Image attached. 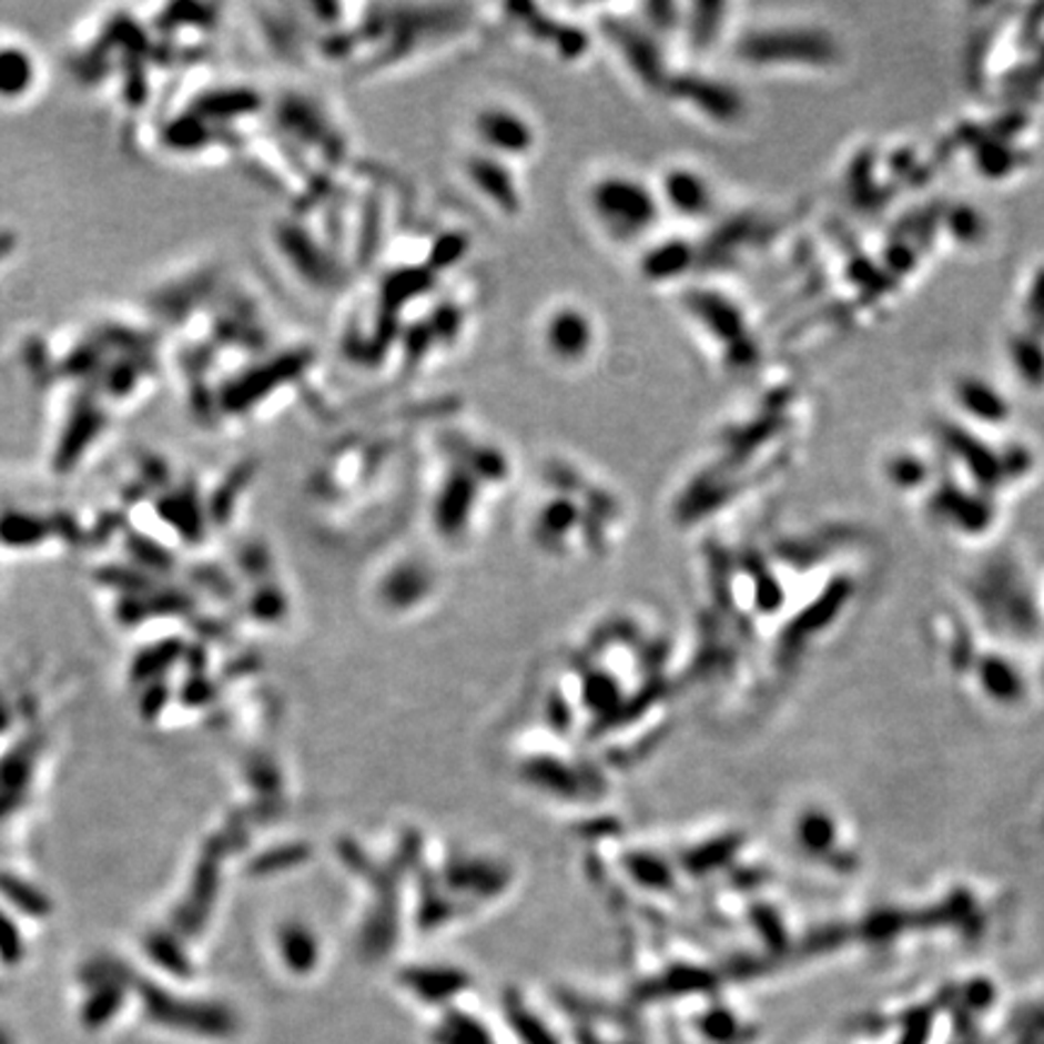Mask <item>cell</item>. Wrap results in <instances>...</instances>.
Returning <instances> with one entry per match:
<instances>
[{"label": "cell", "instance_id": "1", "mask_svg": "<svg viewBox=\"0 0 1044 1044\" xmlns=\"http://www.w3.org/2000/svg\"><path fill=\"white\" fill-rule=\"evenodd\" d=\"M588 211L602 235L617 245H634L653 233L662 201L658 189L631 172H605L588 184Z\"/></svg>", "mask_w": 1044, "mask_h": 1044}, {"label": "cell", "instance_id": "2", "mask_svg": "<svg viewBox=\"0 0 1044 1044\" xmlns=\"http://www.w3.org/2000/svg\"><path fill=\"white\" fill-rule=\"evenodd\" d=\"M541 346L559 365L586 363L598 346V330L586 310L578 305H556L541 322Z\"/></svg>", "mask_w": 1044, "mask_h": 1044}, {"label": "cell", "instance_id": "3", "mask_svg": "<svg viewBox=\"0 0 1044 1044\" xmlns=\"http://www.w3.org/2000/svg\"><path fill=\"white\" fill-rule=\"evenodd\" d=\"M143 1001H145L148 1013H151V1018L158 1023H165L170 1027H180V1030H189V1033L211 1035V1037L230 1035L235 1030V1015L230 1011L221 1006H211V1003H192V1001L174 999L151 984H145L143 989Z\"/></svg>", "mask_w": 1044, "mask_h": 1044}, {"label": "cell", "instance_id": "4", "mask_svg": "<svg viewBox=\"0 0 1044 1044\" xmlns=\"http://www.w3.org/2000/svg\"><path fill=\"white\" fill-rule=\"evenodd\" d=\"M474 135L482 143L486 155L498 160L520 158L535 148V129L518 110L506 104L482 107L474 116Z\"/></svg>", "mask_w": 1044, "mask_h": 1044}, {"label": "cell", "instance_id": "5", "mask_svg": "<svg viewBox=\"0 0 1044 1044\" xmlns=\"http://www.w3.org/2000/svg\"><path fill=\"white\" fill-rule=\"evenodd\" d=\"M656 189L662 209H672L685 219H703L716 209V189L711 180L695 168H670Z\"/></svg>", "mask_w": 1044, "mask_h": 1044}, {"label": "cell", "instance_id": "6", "mask_svg": "<svg viewBox=\"0 0 1044 1044\" xmlns=\"http://www.w3.org/2000/svg\"><path fill=\"white\" fill-rule=\"evenodd\" d=\"M223 851H225L223 842H221V839H215V842H211V847L206 849V853H203V859L196 868L192 892H189V898H186L184 906L178 914V924L186 933L201 931L203 921H206V916H209L211 904L215 902V894H219V875H221Z\"/></svg>", "mask_w": 1044, "mask_h": 1044}, {"label": "cell", "instance_id": "7", "mask_svg": "<svg viewBox=\"0 0 1044 1044\" xmlns=\"http://www.w3.org/2000/svg\"><path fill=\"white\" fill-rule=\"evenodd\" d=\"M404 986L426 1001H447L467 986V977L455 970H406Z\"/></svg>", "mask_w": 1044, "mask_h": 1044}, {"label": "cell", "instance_id": "8", "mask_svg": "<svg viewBox=\"0 0 1044 1044\" xmlns=\"http://www.w3.org/2000/svg\"><path fill=\"white\" fill-rule=\"evenodd\" d=\"M278 945H281V955L283 962H286L288 970L295 974H307L315 970L317 957H320V947L317 939L312 935L301 924H288L283 926L278 933Z\"/></svg>", "mask_w": 1044, "mask_h": 1044}, {"label": "cell", "instance_id": "9", "mask_svg": "<svg viewBox=\"0 0 1044 1044\" xmlns=\"http://www.w3.org/2000/svg\"><path fill=\"white\" fill-rule=\"evenodd\" d=\"M184 653V643L178 639H165L151 648H145L143 653L135 656L133 666H131V680L133 682H148L155 680L162 672H165L172 662H178Z\"/></svg>", "mask_w": 1044, "mask_h": 1044}, {"label": "cell", "instance_id": "10", "mask_svg": "<svg viewBox=\"0 0 1044 1044\" xmlns=\"http://www.w3.org/2000/svg\"><path fill=\"white\" fill-rule=\"evenodd\" d=\"M34 744H20L12 752H8L6 759H0V793H10L18 795L22 789L32 779V767H34Z\"/></svg>", "mask_w": 1044, "mask_h": 1044}, {"label": "cell", "instance_id": "11", "mask_svg": "<svg viewBox=\"0 0 1044 1044\" xmlns=\"http://www.w3.org/2000/svg\"><path fill=\"white\" fill-rule=\"evenodd\" d=\"M0 894L30 916H47L51 912V900L42 890L10 873H0Z\"/></svg>", "mask_w": 1044, "mask_h": 1044}, {"label": "cell", "instance_id": "12", "mask_svg": "<svg viewBox=\"0 0 1044 1044\" xmlns=\"http://www.w3.org/2000/svg\"><path fill=\"white\" fill-rule=\"evenodd\" d=\"M49 527L44 520L27 518V515H6L0 520V541L8 547H32L39 539H44Z\"/></svg>", "mask_w": 1044, "mask_h": 1044}, {"label": "cell", "instance_id": "13", "mask_svg": "<svg viewBox=\"0 0 1044 1044\" xmlns=\"http://www.w3.org/2000/svg\"><path fill=\"white\" fill-rule=\"evenodd\" d=\"M121 1001H124V984H102L94 989V994L88 999L83 1021L90 1027H100L119 1011Z\"/></svg>", "mask_w": 1044, "mask_h": 1044}, {"label": "cell", "instance_id": "14", "mask_svg": "<svg viewBox=\"0 0 1044 1044\" xmlns=\"http://www.w3.org/2000/svg\"><path fill=\"white\" fill-rule=\"evenodd\" d=\"M307 859H310V849L305 844H283V847L260 853V857L250 863V873L271 875V873L283 871V868H293L297 863H303Z\"/></svg>", "mask_w": 1044, "mask_h": 1044}, {"label": "cell", "instance_id": "15", "mask_svg": "<svg viewBox=\"0 0 1044 1044\" xmlns=\"http://www.w3.org/2000/svg\"><path fill=\"white\" fill-rule=\"evenodd\" d=\"M438 1044H494L489 1033L469 1015L453 1013L436 1035Z\"/></svg>", "mask_w": 1044, "mask_h": 1044}, {"label": "cell", "instance_id": "16", "mask_svg": "<svg viewBox=\"0 0 1044 1044\" xmlns=\"http://www.w3.org/2000/svg\"><path fill=\"white\" fill-rule=\"evenodd\" d=\"M148 953H151V957L160 962L162 967L180 974V977H189V974H192V965H189L182 947L165 933H153L151 939H148Z\"/></svg>", "mask_w": 1044, "mask_h": 1044}, {"label": "cell", "instance_id": "17", "mask_svg": "<svg viewBox=\"0 0 1044 1044\" xmlns=\"http://www.w3.org/2000/svg\"><path fill=\"white\" fill-rule=\"evenodd\" d=\"M508 1018L515 1027L525 1044H556L554 1035L545 1027V1023H539L535 1015L525 1008V1003L520 1001H508Z\"/></svg>", "mask_w": 1044, "mask_h": 1044}, {"label": "cell", "instance_id": "18", "mask_svg": "<svg viewBox=\"0 0 1044 1044\" xmlns=\"http://www.w3.org/2000/svg\"><path fill=\"white\" fill-rule=\"evenodd\" d=\"M250 612L260 621H278L286 615V600H283L278 590L266 588L254 595V600L250 602Z\"/></svg>", "mask_w": 1044, "mask_h": 1044}, {"label": "cell", "instance_id": "19", "mask_svg": "<svg viewBox=\"0 0 1044 1044\" xmlns=\"http://www.w3.org/2000/svg\"><path fill=\"white\" fill-rule=\"evenodd\" d=\"M102 582H107V586H112V588H119V590H124V592H135V595H141L145 590H151V580H148L143 574L139 571H129V568H104V571L100 574Z\"/></svg>", "mask_w": 1044, "mask_h": 1044}, {"label": "cell", "instance_id": "20", "mask_svg": "<svg viewBox=\"0 0 1044 1044\" xmlns=\"http://www.w3.org/2000/svg\"><path fill=\"white\" fill-rule=\"evenodd\" d=\"M129 549H131L133 556H139L141 564L155 568V571H168V568L172 566L170 554L165 549H160L158 545H153L151 539L135 537V539L129 541Z\"/></svg>", "mask_w": 1044, "mask_h": 1044}, {"label": "cell", "instance_id": "21", "mask_svg": "<svg viewBox=\"0 0 1044 1044\" xmlns=\"http://www.w3.org/2000/svg\"><path fill=\"white\" fill-rule=\"evenodd\" d=\"M22 955H24V945H22L20 931L3 912H0V957H3L8 965H12V962L22 960Z\"/></svg>", "mask_w": 1044, "mask_h": 1044}, {"label": "cell", "instance_id": "22", "mask_svg": "<svg viewBox=\"0 0 1044 1044\" xmlns=\"http://www.w3.org/2000/svg\"><path fill=\"white\" fill-rule=\"evenodd\" d=\"M701 1030L707 1033L713 1042H730L738 1035V1023L730 1013L726 1011H713L707 1018L701 1021Z\"/></svg>", "mask_w": 1044, "mask_h": 1044}, {"label": "cell", "instance_id": "23", "mask_svg": "<svg viewBox=\"0 0 1044 1044\" xmlns=\"http://www.w3.org/2000/svg\"><path fill=\"white\" fill-rule=\"evenodd\" d=\"M213 695H215V687L211 682L201 680V677H192L182 691V699L184 703H189V707H203V703H209L213 699Z\"/></svg>", "mask_w": 1044, "mask_h": 1044}, {"label": "cell", "instance_id": "24", "mask_svg": "<svg viewBox=\"0 0 1044 1044\" xmlns=\"http://www.w3.org/2000/svg\"><path fill=\"white\" fill-rule=\"evenodd\" d=\"M168 695L170 691L165 685H153L145 691V697L141 701V711L145 713V718H155L162 711V707L168 703Z\"/></svg>", "mask_w": 1044, "mask_h": 1044}, {"label": "cell", "instance_id": "25", "mask_svg": "<svg viewBox=\"0 0 1044 1044\" xmlns=\"http://www.w3.org/2000/svg\"><path fill=\"white\" fill-rule=\"evenodd\" d=\"M18 805V795H10V793H0V818H6L8 812L16 810Z\"/></svg>", "mask_w": 1044, "mask_h": 1044}, {"label": "cell", "instance_id": "26", "mask_svg": "<svg viewBox=\"0 0 1044 1044\" xmlns=\"http://www.w3.org/2000/svg\"><path fill=\"white\" fill-rule=\"evenodd\" d=\"M0 1044H10V1042H8V1037H6L3 1033H0Z\"/></svg>", "mask_w": 1044, "mask_h": 1044}]
</instances>
